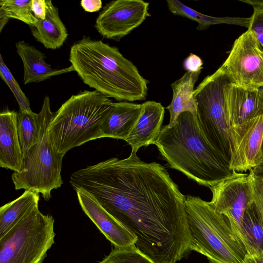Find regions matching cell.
<instances>
[{"label":"cell","mask_w":263,"mask_h":263,"mask_svg":"<svg viewBox=\"0 0 263 263\" xmlns=\"http://www.w3.org/2000/svg\"><path fill=\"white\" fill-rule=\"evenodd\" d=\"M69 182L135 236L137 248L155 263H176L191 253L185 196L161 164L131 153L80 169Z\"/></svg>","instance_id":"1"},{"label":"cell","mask_w":263,"mask_h":263,"mask_svg":"<svg viewBox=\"0 0 263 263\" xmlns=\"http://www.w3.org/2000/svg\"><path fill=\"white\" fill-rule=\"evenodd\" d=\"M69 60L84 84L120 101L145 99L148 81L118 48L84 36L71 46Z\"/></svg>","instance_id":"2"},{"label":"cell","mask_w":263,"mask_h":263,"mask_svg":"<svg viewBox=\"0 0 263 263\" xmlns=\"http://www.w3.org/2000/svg\"><path fill=\"white\" fill-rule=\"evenodd\" d=\"M154 144L171 168L209 189L233 173L206 141L197 119L190 112H181L174 126H162Z\"/></svg>","instance_id":"3"},{"label":"cell","mask_w":263,"mask_h":263,"mask_svg":"<svg viewBox=\"0 0 263 263\" xmlns=\"http://www.w3.org/2000/svg\"><path fill=\"white\" fill-rule=\"evenodd\" d=\"M113 102L96 91L71 96L54 112L48 133L55 149L62 156L89 141L103 138L102 126Z\"/></svg>","instance_id":"4"},{"label":"cell","mask_w":263,"mask_h":263,"mask_svg":"<svg viewBox=\"0 0 263 263\" xmlns=\"http://www.w3.org/2000/svg\"><path fill=\"white\" fill-rule=\"evenodd\" d=\"M191 235V250L205 256L209 263H243L247 251L227 218L199 197H185Z\"/></svg>","instance_id":"5"},{"label":"cell","mask_w":263,"mask_h":263,"mask_svg":"<svg viewBox=\"0 0 263 263\" xmlns=\"http://www.w3.org/2000/svg\"><path fill=\"white\" fill-rule=\"evenodd\" d=\"M54 115L49 98L46 96L38 114L39 140L23 153L20 172H13L11 175L15 190H35L46 201L51 198V191L63 184L61 173L64 156L53 147L48 133Z\"/></svg>","instance_id":"6"},{"label":"cell","mask_w":263,"mask_h":263,"mask_svg":"<svg viewBox=\"0 0 263 263\" xmlns=\"http://www.w3.org/2000/svg\"><path fill=\"white\" fill-rule=\"evenodd\" d=\"M230 82L220 66L206 77L193 92L200 129L208 143L229 163L231 138L224 89Z\"/></svg>","instance_id":"7"},{"label":"cell","mask_w":263,"mask_h":263,"mask_svg":"<svg viewBox=\"0 0 263 263\" xmlns=\"http://www.w3.org/2000/svg\"><path fill=\"white\" fill-rule=\"evenodd\" d=\"M54 223L35 206L0 238V263H43L54 243Z\"/></svg>","instance_id":"8"},{"label":"cell","mask_w":263,"mask_h":263,"mask_svg":"<svg viewBox=\"0 0 263 263\" xmlns=\"http://www.w3.org/2000/svg\"><path fill=\"white\" fill-rule=\"evenodd\" d=\"M221 67L232 83L249 89L263 85V47L250 29L235 40Z\"/></svg>","instance_id":"9"},{"label":"cell","mask_w":263,"mask_h":263,"mask_svg":"<svg viewBox=\"0 0 263 263\" xmlns=\"http://www.w3.org/2000/svg\"><path fill=\"white\" fill-rule=\"evenodd\" d=\"M210 189L212 193L210 204L227 218L234 233L240 240L245 212L254 201L253 186L249 174L233 171L230 176Z\"/></svg>","instance_id":"10"},{"label":"cell","mask_w":263,"mask_h":263,"mask_svg":"<svg viewBox=\"0 0 263 263\" xmlns=\"http://www.w3.org/2000/svg\"><path fill=\"white\" fill-rule=\"evenodd\" d=\"M149 4L141 0L110 1L100 12L94 26L103 37L119 42L149 15Z\"/></svg>","instance_id":"11"},{"label":"cell","mask_w":263,"mask_h":263,"mask_svg":"<svg viewBox=\"0 0 263 263\" xmlns=\"http://www.w3.org/2000/svg\"><path fill=\"white\" fill-rule=\"evenodd\" d=\"M263 115L245 123L231 139L230 169L246 172L260 166L262 160Z\"/></svg>","instance_id":"12"},{"label":"cell","mask_w":263,"mask_h":263,"mask_svg":"<svg viewBox=\"0 0 263 263\" xmlns=\"http://www.w3.org/2000/svg\"><path fill=\"white\" fill-rule=\"evenodd\" d=\"M224 93L232 139L245 123L263 115V93L231 82L226 85Z\"/></svg>","instance_id":"13"},{"label":"cell","mask_w":263,"mask_h":263,"mask_svg":"<svg viewBox=\"0 0 263 263\" xmlns=\"http://www.w3.org/2000/svg\"><path fill=\"white\" fill-rule=\"evenodd\" d=\"M80 205L106 238L114 247L135 244L137 238L106 212L91 196L81 190L76 191Z\"/></svg>","instance_id":"14"},{"label":"cell","mask_w":263,"mask_h":263,"mask_svg":"<svg viewBox=\"0 0 263 263\" xmlns=\"http://www.w3.org/2000/svg\"><path fill=\"white\" fill-rule=\"evenodd\" d=\"M140 115L129 135L125 140L137 153L143 146L154 144L162 128L164 108L160 102L148 101L143 103Z\"/></svg>","instance_id":"15"},{"label":"cell","mask_w":263,"mask_h":263,"mask_svg":"<svg viewBox=\"0 0 263 263\" xmlns=\"http://www.w3.org/2000/svg\"><path fill=\"white\" fill-rule=\"evenodd\" d=\"M18 112L6 110L0 114V166L19 173L23 153L17 131Z\"/></svg>","instance_id":"16"},{"label":"cell","mask_w":263,"mask_h":263,"mask_svg":"<svg viewBox=\"0 0 263 263\" xmlns=\"http://www.w3.org/2000/svg\"><path fill=\"white\" fill-rule=\"evenodd\" d=\"M16 51L24 67V84L38 83L51 77L74 71L70 66L62 69L52 68L45 61V54L34 46L21 41L15 44Z\"/></svg>","instance_id":"17"},{"label":"cell","mask_w":263,"mask_h":263,"mask_svg":"<svg viewBox=\"0 0 263 263\" xmlns=\"http://www.w3.org/2000/svg\"><path fill=\"white\" fill-rule=\"evenodd\" d=\"M141 108V104L127 101L113 102L102 126L103 138L125 140L137 122Z\"/></svg>","instance_id":"18"},{"label":"cell","mask_w":263,"mask_h":263,"mask_svg":"<svg viewBox=\"0 0 263 263\" xmlns=\"http://www.w3.org/2000/svg\"><path fill=\"white\" fill-rule=\"evenodd\" d=\"M47 13L44 20H39L29 26L35 40L50 49H57L63 46L68 36L66 28L61 20L58 8L50 0H46Z\"/></svg>","instance_id":"19"},{"label":"cell","mask_w":263,"mask_h":263,"mask_svg":"<svg viewBox=\"0 0 263 263\" xmlns=\"http://www.w3.org/2000/svg\"><path fill=\"white\" fill-rule=\"evenodd\" d=\"M200 72H186L181 78L171 84L173 98L166 107L170 115L167 124L169 127L175 125L179 115L183 112H190L197 119V102L193 92L194 85Z\"/></svg>","instance_id":"20"},{"label":"cell","mask_w":263,"mask_h":263,"mask_svg":"<svg viewBox=\"0 0 263 263\" xmlns=\"http://www.w3.org/2000/svg\"><path fill=\"white\" fill-rule=\"evenodd\" d=\"M39 194L35 190H25L19 197L1 207L0 238L38 205Z\"/></svg>","instance_id":"21"},{"label":"cell","mask_w":263,"mask_h":263,"mask_svg":"<svg viewBox=\"0 0 263 263\" xmlns=\"http://www.w3.org/2000/svg\"><path fill=\"white\" fill-rule=\"evenodd\" d=\"M240 240L247 254L263 253V216L254 201L248 205L245 212Z\"/></svg>","instance_id":"22"},{"label":"cell","mask_w":263,"mask_h":263,"mask_svg":"<svg viewBox=\"0 0 263 263\" xmlns=\"http://www.w3.org/2000/svg\"><path fill=\"white\" fill-rule=\"evenodd\" d=\"M170 11L175 15H180L197 22L198 24L196 29L203 30L208 29L211 25L219 24H229L249 27L250 17H213L201 13L185 5L177 0L166 1Z\"/></svg>","instance_id":"23"},{"label":"cell","mask_w":263,"mask_h":263,"mask_svg":"<svg viewBox=\"0 0 263 263\" xmlns=\"http://www.w3.org/2000/svg\"><path fill=\"white\" fill-rule=\"evenodd\" d=\"M31 0H1L0 20L8 22L11 18L20 20L29 26L34 25L37 21L31 8Z\"/></svg>","instance_id":"24"},{"label":"cell","mask_w":263,"mask_h":263,"mask_svg":"<svg viewBox=\"0 0 263 263\" xmlns=\"http://www.w3.org/2000/svg\"><path fill=\"white\" fill-rule=\"evenodd\" d=\"M17 131L23 153L26 152L39 140L38 114L32 111L19 110L17 116Z\"/></svg>","instance_id":"25"},{"label":"cell","mask_w":263,"mask_h":263,"mask_svg":"<svg viewBox=\"0 0 263 263\" xmlns=\"http://www.w3.org/2000/svg\"><path fill=\"white\" fill-rule=\"evenodd\" d=\"M99 263H155L141 252L135 244L123 247H115Z\"/></svg>","instance_id":"26"},{"label":"cell","mask_w":263,"mask_h":263,"mask_svg":"<svg viewBox=\"0 0 263 263\" xmlns=\"http://www.w3.org/2000/svg\"><path fill=\"white\" fill-rule=\"evenodd\" d=\"M0 76L9 87L16 100L20 110L22 111L31 112L29 99L23 92L17 82L4 62L0 54Z\"/></svg>","instance_id":"27"},{"label":"cell","mask_w":263,"mask_h":263,"mask_svg":"<svg viewBox=\"0 0 263 263\" xmlns=\"http://www.w3.org/2000/svg\"><path fill=\"white\" fill-rule=\"evenodd\" d=\"M253 189L254 201L263 216V168L260 166L249 171Z\"/></svg>","instance_id":"28"},{"label":"cell","mask_w":263,"mask_h":263,"mask_svg":"<svg viewBox=\"0 0 263 263\" xmlns=\"http://www.w3.org/2000/svg\"><path fill=\"white\" fill-rule=\"evenodd\" d=\"M253 9L248 29L253 33L263 47V7H253Z\"/></svg>","instance_id":"29"},{"label":"cell","mask_w":263,"mask_h":263,"mask_svg":"<svg viewBox=\"0 0 263 263\" xmlns=\"http://www.w3.org/2000/svg\"><path fill=\"white\" fill-rule=\"evenodd\" d=\"M203 62L197 55L191 53L184 61L183 68L186 72H200L202 68Z\"/></svg>","instance_id":"30"},{"label":"cell","mask_w":263,"mask_h":263,"mask_svg":"<svg viewBox=\"0 0 263 263\" xmlns=\"http://www.w3.org/2000/svg\"><path fill=\"white\" fill-rule=\"evenodd\" d=\"M31 8L35 17L44 20L47 13L46 0H31Z\"/></svg>","instance_id":"31"},{"label":"cell","mask_w":263,"mask_h":263,"mask_svg":"<svg viewBox=\"0 0 263 263\" xmlns=\"http://www.w3.org/2000/svg\"><path fill=\"white\" fill-rule=\"evenodd\" d=\"M80 3L83 9L88 12L98 11L102 6V2L101 0H82Z\"/></svg>","instance_id":"32"},{"label":"cell","mask_w":263,"mask_h":263,"mask_svg":"<svg viewBox=\"0 0 263 263\" xmlns=\"http://www.w3.org/2000/svg\"><path fill=\"white\" fill-rule=\"evenodd\" d=\"M243 263H263V253L247 254Z\"/></svg>","instance_id":"33"},{"label":"cell","mask_w":263,"mask_h":263,"mask_svg":"<svg viewBox=\"0 0 263 263\" xmlns=\"http://www.w3.org/2000/svg\"><path fill=\"white\" fill-rule=\"evenodd\" d=\"M240 1L247 3L253 7H263V1L258 0H239Z\"/></svg>","instance_id":"34"},{"label":"cell","mask_w":263,"mask_h":263,"mask_svg":"<svg viewBox=\"0 0 263 263\" xmlns=\"http://www.w3.org/2000/svg\"><path fill=\"white\" fill-rule=\"evenodd\" d=\"M262 163L260 166L263 168V142H262Z\"/></svg>","instance_id":"35"},{"label":"cell","mask_w":263,"mask_h":263,"mask_svg":"<svg viewBox=\"0 0 263 263\" xmlns=\"http://www.w3.org/2000/svg\"><path fill=\"white\" fill-rule=\"evenodd\" d=\"M263 93V85L258 88Z\"/></svg>","instance_id":"36"}]
</instances>
